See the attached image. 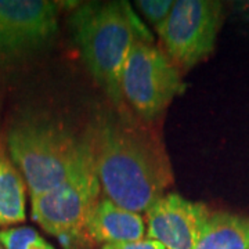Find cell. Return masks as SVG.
<instances>
[{
    "mask_svg": "<svg viewBox=\"0 0 249 249\" xmlns=\"http://www.w3.org/2000/svg\"><path fill=\"white\" fill-rule=\"evenodd\" d=\"M101 191L114 204L145 213L172 183L166 157L127 126L104 119L90 133Z\"/></svg>",
    "mask_w": 249,
    "mask_h": 249,
    "instance_id": "6da1fadb",
    "label": "cell"
},
{
    "mask_svg": "<svg viewBox=\"0 0 249 249\" xmlns=\"http://www.w3.org/2000/svg\"><path fill=\"white\" fill-rule=\"evenodd\" d=\"M75 43L96 83L116 106L124 103L121 73L136 42L152 43L127 1H93L75 10L70 18Z\"/></svg>",
    "mask_w": 249,
    "mask_h": 249,
    "instance_id": "7a4b0ae2",
    "label": "cell"
},
{
    "mask_svg": "<svg viewBox=\"0 0 249 249\" xmlns=\"http://www.w3.org/2000/svg\"><path fill=\"white\" fill-rule=\"evenodd\" d=\"M7 148L31 196L49 193L71 176L83 139L43 118H27L10 129Z\"/></svg>",
    "mask_w": 249,
    "mask_h": 249,
    "instance_id": "3957f363",
    "label": "cell"
},
{
    "mask_svg": "<svg viewBox=\"0 0 249 249\" xmlns=\"http://www.w3.org/2000/svg\"><path fill=\"white\" fill-rule=\"evenodd\" d=\"M98 180L90 134L83 139L79 160L61 186L31 196L32 219L60 241L64 249H89L93 242L86 231L90 213L100 201Z\"/></svg>",
    "mask_w": 249,
    "mask_h": 249,
    "instance_id": "277c9868",
    "label": "cell"
},
{
    "mask_svg": "<svg viewBox=\"0 0 249 249\" xmlns=\"http://www.w3.org/2000/svg\"><path fill=\"white\" fill-rule=\"evenodd\" d=\"M176 64L152 43L136 42L121 73L122 98L144 121H154L184 91Z\"/></svg>",
    "mask_w": 249,
    "mask_h": 249,
    "instance_id": "5b68a950",
    "label": "cell"
},
{
    "mask_svg": "<svg viewBox=\"0 0 249 249\" xmlns=\"http://www.w3.org/2000/svg\"><path fill=\"white\" fill-rule=\"evenodd\" d=\"M222 24V3L178 0L157 31L170 60L190 70L212 53Z\"/></svg>",
    "mask_w": 249,
    "mask_h": 249,
    "instance_id": "8992f818",
    "label": "cell"
},
{
    "mask_svg": "<svg viewBox=\"0 0 249 249\" xmlns=\"http://www.w3.org/2000/svg\"><path fill=\"white\" fill-rule=\"evenodd\" d=\"M60 6L49 0H0V60L17 58L49 43Z\"/></svg>",
    "mask_w": 249,
    "mask_h": 249,
    "instance_id": "52a82bcc",
    "label": "cell"
},
{
    "mask_svg": "<svg viewBox=\"0 0 249 249\" xmlns=\"http://www.w3.org/2000/svg\"><path fill=\"white\" fill-rule=\"evenodd\" d=\"M209 214L206 205L170 193L145 212L147 235L166 249H196Z\"/></svg>",
    "mask_w": 249,
    "mask_h": 249,
    "instance_id": "ba28073f",
    "label": "cell"
},
{
    "mask_svg": "<svg viewBox=\"0 0 249 249\" xmlns=\"http://www.w3.org/2000/svg\"><path fill=\"white\" fill-rule=\"evenodd\" d=\"M86 231L93 242L104 245L139 241L145 234V222L140 213L121 208L103 196L90 213Z\"/></svg>",
    "mask_w": 249,
    "mask_h": 249,
    "instance_id": "9c48e42d",
    "label": "cell"
},
{
    "mask_svg": "<svg viewBox=\"0 0 249 249\" xmlns=\"http://www.w3.org/2000/svg\"><path fill=\"white\" fill-rule=\"evenodd\" d=\"M196 249H249V219L229 212H211Z\"/></svg>",
    "mask_w": 249,
    "mask_h": 249,
    "instance_id": "30bf717a",
    "label": "cell"
},
{
    "mask_svg": "<svg viewBox=\"0 0 249 249\" xmlns=\"http://www.w3.org/2000/svg\"><path fill=\"white\" fill-rule=\"evenodd\" d=\"M25 180L13 160L0 151V227L25 220Z\"/></svg>",
    "mask_w": 249,
    "mask_h": 249,
    "instance_id": "8fae6325",
    "label": "cell"
},
{
    "mask_svg": "<svg viewBox=\"0 0 249 249\" xmlns=\"http://www.w3.org/2000/svg\"><path fill=\"white\" fill-rule=\"evenodd\" d=\"M0 244L4 249H54L35 229L27 226L0 230Z\"/></svg>",
    "mask_w": 249,
    "mask_h": 249,
    "instance_id": "7c38bea8",
    "label": "cell"
},
{
    "mask_svg": "<svg viewBox=\"0 0 249 249\" xmlns=\"http://www.w3.org/2000/svg\"><path fill=\"white\" fill-rule=\"evenodd\" d=\"M173 0H137L136 6L140 10L145 19L158 31L163 22L168 19L170 11L173 9Z\"/></svg>",
    "mask_w": 249,
    "mask_h": 249,
    "instance_id": "4fadbf2b",
    "label": "cell"
},
{
    "mask_svg": "<svg viewBox=\"0 0 249 249\" xmlns=\"http://www.w3.org/2000/svg\"><path fill=\"white\" fill-rule=\"evenodd\" d=\"M101 249H166L160 242L151 238H142L139 241H127V242H116L106 244Z\"/></svg>",
    "mask_w": 249,
    "mask_h": 249,
    "instance_id": "5bb4252c",
    "label": "cell"
},
{
    "mask_svg": "<svg viewBox=\"0 0 249 249\" xmlns=\"http://www.w3.org/2000/svg\"><path fill=\"white\" fill-rule=\"evenodd\" d=\"M0 249H4V247H3V245H1V244H0Z\"/></svg>",
    "mask_w": 249,
    "mask_h": 249,
    "instance_id": "9a60e30c",
    "label": "cell"
}]
</instances>
